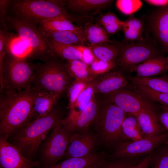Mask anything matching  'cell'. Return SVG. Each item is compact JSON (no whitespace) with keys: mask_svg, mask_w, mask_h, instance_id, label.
<instances>
[{"mask_svg":"<svg viewBox=\"0 0 168 168\" xmlns=\"http://www.w3.org/2000/svg\"><path fill=\"white\" fill-rule=\"evenodd\" d=\"M48 58L37 67L31 87L40 92L53 93L59 96L67 91L71 77L66 67L54 56Z\"/></svg>","mask_w":168,"mask_h":168,"instance_id":"cell-4","label":"cell"},{"mask_svg":"<svg viewBox=\"0 0 168 168\" xmlns=\"http://www.w3.org/2000/svg\"><path fill=\"white\" fill-rule=\"evenodd\" d=\"M70 135L64 127L62 119L53 128L39 147L41 166L55 165L64 158Z\"/></svg>","mask_w":168,"mask_h":168,"instance_id":"cell-7","label":"cell"},{"mask_svg":"<svg viewBox=\"0 0 168 168\" xmlns=\"http://www.w3.org/2000/svg\"><path fill=\"white\" fill-rule=\"evenodd\" d=\"M151 157V153L146 156L139 164L131 168H149Z\"/></svg>","mask_w":168,"mask_h":168,"instance_id":"cell-45","label":"cell"},{"mask_svg":"<svg viewBox=\"0 0 168 168\" xmlns=\"http://www.w3.org/2000/svg\"><path fill=\"white\" fill-rule=\"evenodd\" d=\"M118 46L119 53L116 63L128 71L149 59L162 56L159 54L156 46L144 39L136 42L126 43Z\"/></svg>","mask_w":168,"mask_h":168,"instance_id":"cell-9","label":"cell"},{"mask_svg":"<svg viewBox=\"0 0 168 168\" xmlns=\"http://www.w3.org/2000/svg\"><path fill=\"white\" fill-rule=\"evenodd\" d=\"M67 1L54 0H11L9 16L36 26L49 18H59L72 21V16L63 6Z\"/></svg>","mask_w":168,"mask_h":168,"instance_id":"cell-3","label":"cell"},{"mask_svg":"<svg viewBox=\"0 0 168 168\" xmlns=\"http://www.w3.org/2000/svg\"><path fill=\"white\" fill-rule=\"evenodd\" d=\"M83 30L88 46L113 43L104 28L99 24H86L83 27Z\"/></svg>","mask_w":168,"mask_h":168,"instance_id":"cell-23","label":"cell"},{"mask_svg":"<svg viewBox=\"0 0 168 168\" xmlns=\"http://www.w3.org/2000/svg\"><path fill=\"white\" fill-rule=\"evenodd\" d=\"M11 2L10 0H0V28L7 31H8L9 30L7 12Z\"/></svg>","mask_w":168,"mask_h":168,"instance_id":"cell-40","label":"cell"},{"mask_svg":"<svg viewBox=\"0 0 168 168\" xmlns=\"http://www.w3.org/2000/svg\"><path fill=\"white\" fill-rule=\"evenodd\" d=\"M121 132L124 140L136 141L143 138L136 117L128 114L126 116L121 126Z\"/></svg>","mask_w":168,"mask_h":168,"instance_id":"cell-28","label":"cell"},{"mask_svg":"<svg viewBox=\"0 0 168 168\" xmlns=\"http://www.w3.org/2000/svg\"><path fill=\"white\" fill-rule=\"evenodd\" d=\"M89 46L96 58L105 62H116L119 53L118 45L109 43Z\"/></svg>","mask_w":168,"mask_h":168,"instance_id":"cell-30","label":"cell"},{"mask_svg":"<svg viewBox=\"0 0 168 168\" xmlns=\"http://www.w3.org/2000/svg\"><path fill=\"white\" fill-rule=\"evenodd\" d=\"M134 85L137 92L146 98L168 107V93L156 91L142 86Z\"/></svg>","mask_w":168,"mask_h":168,"instance_id":"cell-35","label":"cell"},{"mask_svg":"<svg viewBox=\"0 0 168 168\" xmlns=\"http://www.w3.org/2000/svg\"><path fill=\"white\" fill-rule=\"evenodd\" d=\"M134 115L137 118L143 138L154 137L167 133L159 122L157 114L142 111Z\"/></svg>","mask_w":168,"mask_h":168,"instance_id":"cell-19","label":"cell"},{"mask_svg":"<svg viewBox=\"0 0 168 168\" xmlns=\"http://www.w3.org/2000/svg\"><path fill=\"white\" fill-rule=\"evenodd\" d=\"M113 0H69L67 1V7L72 10L81 12L100 9L109 5Z\"/></svg>","mask_w":168,"mask_h":168,"instance_id":"cell-31","label":"cell"},{"mask_svg":"<svg viewBox=\"0 0 168 168\" xmlns=\"http://www.w3.org/2000/svg\"><path fill=\"white\" fill-rule=\"evenodd\" d=\"M81 53L82 61L89 65L96 58L91 48L83 45H74Z\"/></svg>","mask_w":168,"mask_h":168,"instance_id":"cell-42","label":"cell"},{"mask_svg":"<svg viewBox=\"0 0 168 168\" xmlns=\"http://www.w3.org/2000/svg\"><path fill=\"white\" fill-rule=\"evenodd\" d=\"M123 27H127L134 30L142 32L144 29L143 21L131 15L126 20L124 21Z\"/></svg>","mask_w":168,"mask_h":168,"instance_id":"cell-41","label":"cell"},{"mask_svg":"<svg viewBox=\"0 0 168 168\" xmlns=\"http://www.w3.org/2000/svg\"><path fill=\"white\" fill-rule=\"evenodd\" d=\"M161 110L158 114L157 118L161 125L168 133V107L161 105Z\"/></svg>","mask_w":168,"mask_h":168,"instance_id":"cell-44","label":"cell"},{"mask_svg":"<svg viewBox=\"0 0 168 168\" xmlns=\"http://www.w3.org/2000/svg\"><path fill=\"white\" fill-rule=\"evenodd\" d=\"M39 92L32 87L21 91L6 87L0 91V137L7 140L34 119V102Z\"/></svg>","mask_w":168,"mask_h":168,"instance_id":"cell-1","label":"cell"},{"mask_svg":"<svg viewBox=\"0 0 168 168\" xmlns=\"http://www.w3.org/2000/svg\"><path fill=\"white\" fill-rule=\"evenodd\" d=\"M148 4L152 5L164 7L168 6V0H144Z\"/></svg>","mask_w":168,"mask_h":168,"instance_id":"cell-46","label":"cell"},{"mask_svg":"<svg viewBox=\"0 0 168 168\" xmlns=\"http://www.w3.org/2000/svg\"><path fill=\"white\" fill-rule=\"evenodd\" d=\"M65 66L70 76L75 80L91 81L97 77L92 74L89 65L81 60L68 61Z\"/></svg>","mask_w":168,"mask_h":168,"instance_id":"cell-29","label":"cell"},{"mask_svg":"<svg viewBox=\"0 0 168 168\" xmlns=\"http://www.w3.org/2000/svg\"><path fill=\"white\" fill-rule=\"evenodd\" d=\"M39 63L16 59L7 54L3 64L5 88L8 87L21 91L31 87Z\"/></svg>","mask_w":168,"mask_h":168,"instance_id":"cell-6","label":"cell"},{"mask_svg":"<svg viewBox=\"0 0 168 168\" xmlns=\"http://www.w3.org/2000/svg\"></svg>","mask_w":168,"mask_h":168,"instance_id":"cell-48","label":"cell"},{"mask_svg":"<svg viewBox=\"0 0 168 168\" xmlns=\"http://www.w3.org/2000/svg\"><path fill=\"white\" fill-rule=\"evenodd\" d=\"M39 28L43 31H74L83 30V28L74 25L72 21L59 18L48 19L42 21Z\"/></svg>","mask_w":168,"mask_h":168,"instance_id":"cell-26","label":"cell"},{"mask_svg":"<svg viewBox=\"0 0 168 168\" xmlns=\"http://www.w3.org/2000/svg\"><path fill=\"white\" fill-rule=\"evenodd\" d=\"M63 119L61 112L54 108L46 116L35 118L16 130L9 137L11 143L25 157L33 161L41 144Z\"/></svg>","mask_w":168,"mask_h":168,"instance_id":"cell-2","label":"cell"},{"mask_svg":"<svg viewBox=\"0 0 168 168\" xmlns=\"http://www.w3.org/2000/svg\"><path fill=\"white\" fill-rule=\"evenodd\" d=\"M126 113L105 99L100 101L97 116L92 124L100 141L114 147L125 141L121 132L123 122Z\"/></svg>","mask_w":168,"mask_h":168,"instance_id":"cell-5","label":"cell"},{"mask_svg":"<svg viewBox=\"0 0 168 168\" xmlns=\"http://www.w3.org/2000/svg\"><path fill=\"white\" fill-rule=\"evenodd\" d=\"M128 82L120 72H114L98 77L95 86V94L107 95L119 90L123 89Z\"/></svg>","mask_w":168,"mask_h":168,"instance_id":"cell-17","label":"cell"},{"mask_svg":"<svg viewBox=\"0 0 168 168\" xmlns=\"http://www.w3.org/2000/svg\"><path fill=\"white\" fill-rule=\"evenodd\" d=\"M7 54L16 59L26 60L34 56L28 43L18 35L14 34L9 42Z\"/></svg>","mask_w":168,"mask_h":168,"instance_id":"cell-22","label":"cell"},{"mask_svg":"<svg viewBox=\"0 0 168 168\" xmlns=\"http://www.w3.org/2000/svg\"><path fill=\"white\" fill-rule=\"evenodd\" d=\"M100 101L95 95L89 104L76 116L63 119L64 127L71 135L87 130L97 116Z\"/></svg>","mask_w":168,"mask_h":168,"instance_id":"cell-12","label":"cell"},{"mask_svg":"<svg viewBox=\"0 0 168 168\" xmlns=\"http://www.w3.org/2000/svg\"><path fill=\"white\" fill-rule=\"evenodd\" d=\"M150 168H168V141L151 153Z\"/></svg>","mask_w":168,"mask_h":168,"instance_id":"cell-33","label":"cell"},{"mask_svg":"<svg viewBox=\"0 0 168 168\" xmlns=\"http://www.w3.org/2000/svg\"><path fill=\"white\" fill-rule=\"evenodd\" d=\"M107 157L103 152H93L85 156L65 159L52 166L36 168H92Z\"/></svg>","mask_w":168,"mask_h":168,"instance_id":"cell-18","label":"cell"},{"mask_svg":"<svg viewBox=\"0 0 168 168\" xmlns=\"http://www.w3.org/2000/svg\"><path fill=\"white\" fill-rule=\"evenodd\" d=\"M106 96L105 99L126 113L134 115L144 111L156 114L152 105L138 92L121 89Z\"/></svg>","mask_w":168,"mask_h":168,"instance_id":"cell-11","label":"cell"},{"mask_svg":"<svg viewBox=\"0 0 168 168\" xmlns=\"http://www.w3.org/2000/svg\"><path fill=\"white\" fill-rule=\"evenodd\" d=\"M98 77L91 81L82 91L74 106L72 108L70 109L68 117H72L75 116L91 101L95 95V89Z\"/></svg>","mask_w":168,"mask_h":168,"instance_id":"cell-25","label":"cell"},{"mask_svg":"<svg viewBox=\"0 0 168 168\" xmlns=\"http://www.w3.org/2000/svg\"><path fill=\"white\" fill-rule=\"evenodd\" d=\"M168 141L167 132L156 137L144 138L136 141H122L114 146L113 153L110 157L133 158L147 156Z\"/></svg>","mask_w":168,"mask_h":168,"instance_id":"cell-10","label":"cell"},{"mask_svg":"<svg viewBox=\"0 0 168 168\" xmlns=\"http://www.w3.org/2000/svg\"><path fill=\"white\" fill-rule=\"evenodd\" d=\"M128 78L135 85L144 86L156 91L168 93V77L166 75L157 77L129 76Z\"/></svg>","mask_w":168,"mask_h":168,"instance_id":"cell-24","label":"cell"},{"mask_svg":"<svg viewBox=\"0 0 168 168\" xmlns=\"http://www.w3.org/2000/svg\"><path fill=\"white\" fill-rule=\"evenodd\" d=\"M99 22L108 34H114L123 29L124 21L119 20L114 13L109 12L102 15Z\"/></svg>","mask_w":168,"mask_h":168,"instance_id":"cell-34","label":"cell"},{"mask_svg":"<svg viewBox=\"0 0 168 168\" xmlns=\"http://www.w3.org/2000/svg\"><path fill=\"white\" fill-rule=\"evenodd\" d=\"M96 143V137L88 130L71 135L69 144L64 158L82 157L93 152Z\"/></svg>","mask_w":168,"mask_h":168,"instance_id":"cell-15","label":"cell"},{"mask_svg":"<svg viewBox=\"0 0 168 168\" xmlns=\"http://www.w3.org/2000/svg\"><path fill=\"white\" fill-rule=\"evenodd\" d=\"M166 76L168 77V74L166 75Z\"/></svg>","mask_w":168,"mask_h":168,"instance_id":"cell-47","label":"cell"},{"mask_svg":"<svg viewBox=\"0 0 168 168\" xmlns=\"http://www.w3.org/2000/svg\"><path fill=\"white\" fill-rule=\"evenodd\" d=\"M7 19L9 29L25 40L31 48L34 56L44 62L54 55L48 45V39L37 26L9 16Z\"/></svg>","mask_w":168,"mask_h":168,"instance_id":"cell-8","label":"cell"},{"mask_svg":"<svg viewBox=\"0 0 168 168\" xmlns=\"http://www.w3.org/2000/svg\"><path fill=\"white\" fill-rule=\"evenodd\" d=\"M148 26L154 41L168 54V6L159 7L153 12Z\"/></svg>","mask_w":168,"mask_h":168,"instance_id":"cell-14","label":"cell"},{"mask_svg":"<svg viewBox=\"0 0 168 168\" xmlns=\"http://www.w3.org/2000/svg\"><path fill=\"white\" fill-rule=\"evenodd\" d=\"M41 30L48 39L63 44L83 45L86 42L84 30L81 31Z\"/></svg>","mask_w":168,"mask_h":168,"instance_id":"cell-20","label":"cell"},{"mask_svg":"<svg viewBox=\"0 0 168 168\" xmlns=\"http://www.w3.org/2000/svg\"><path fill=\"white\" fill-rule=\"evenodd\" d=\"M0 164L1 168H33L41 164L28 159L17 147L0 137Z\"/></svg>","mask_w":168,"mask_h":168,"instance_id":"cell-13","label":"cell"},{"mask_svg":"<svg viewBox=\"0 0 168 168\" xmlns=\"http://www.w3.org/2000/svg\"><path fill=\"white\" fill-rule=\"evenodd\" d=\"M91 81L75 80L72 82L67 91L69 109L73 108L80 93Z\"/></svg>","mask_w":168,"mask_h":168,"instance_id":"cell-37","label":"cell"},{"mask_svg":"<svg viewBox=\"0 0 168 168\" xmlns=\"http://www.w3.org/2000/svg\"><path fill=\"white\" fill-rule=\"evenodd\" d=\"M107 157L92 168H131L139 164L144 157L133 158Z\"/></svg>","mask_w":168,"mask_h":168,"instance_id":"cell-32","label":"cell"},{"mask_svg":"<svg viewBox=\"0 0 168 168\" xmlns=\"http://www.w3.org/2000/svg\"><path fill=\"white\" fill-rule=\"evenodd\" d=\"M59 96L53 93L39 92L35 97L33 107L34 119L45 117L54 108Z\"/></svg>","mask_w":168,"mask_h":168,"instance_id":"cell-21","label":"cell"},{"mask_svg":"<svg viewBox=\"0 0 168 168\" xmlns=\"http://www.w3.org/2000/svg\"><path fill=\"white\" fill-rule=\"evenodd\" d=\"M0 28V86L1 88L4 86L3 73V64L5 58L7 54L10 40L13 35Z\"/></svg>","mask_w":168,"mask_h":168,"instance_id":"cell-36","label":"cell"},{"mask_svg":"<svg viewBox=\"0 0 168 168\" xmlns=\"http://www.w3.org/2000/svg\"><path fill=\"white\" fill-rule=\"evenodd\" d=\"M129 71L135 73L136 76L138 77H152L166 74L168 72V56L151 58L133 67Z\"/></svg>","mask_w":168,"mask_h":168,"instance_id":"cell-16","label":"cell"},{"mask_svg":"<svg viewBox=\"0 0 168 168\" xmlns=\"http://www.w3.org/2000/svg\"><path fill=\"white\" fill-rule=\"evenodd\" d=\"M123 30L125 39L128 42H137L143 39L142 32L132 30L125 27H123Z\"/></svg>","mask_w":168,"mask_h":168,"instance_id":"cell-43","label":"cell"},{"mask_svg":"<svg viewBox=\"0 0 168 168\" xmlns=\"http://www.w3.org/2000/svg\"><path fill=\"white\" fill-rule=\"evenodd\" d=\"M116 64L115 62H105L96 58L89 66L92 74L96 77L105 74L113 68Z\"/></svg>","mask_w":168,"mask_h":168,"instance_id":"cell-38","label":"cell"},{"mask_svg":"<svg viewBox=\"0 0 168 168\" xmlns=\"http://www.w3.org/2000/svg\"><path fill=\"white\" fill-rule=\"evenodd\" d=\"M116 5L118 9L126 15H131L139 9L142 6L140 0H118Z\"/></svg>","mask_w":168,"mask_h":168,"instance_id":"cell-39","label":"cell"},{"mask_svg":"<svg viewBox=\"0 0 168 168\" xmlns=\"http://www.w3.org/2000/svg\"><path fill=\"white\" fill-rule=\"evenodd\" d=\"M48 45L54 55L60 57L63 59L67 61L72 60L82 61L81 53L74 45L62 44L48 39Z\"/></svg>","mask_w":168,"mask_h":168,"instance_id":"cell-27","label":"cell"}]
</instances>
